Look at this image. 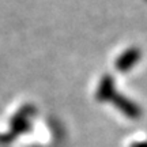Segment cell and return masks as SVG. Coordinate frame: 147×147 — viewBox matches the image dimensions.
Segmentation results:
<instances>
[{"mask_svg":"<svg viewBox=\"0 0 147 147\" xmlns=\"http://www.w3.org/2000/svg\"><path fill=\"white\" fill-rule=\"evenodd\" d=\"M140 51L138 48H129L121 53L115 61V68L120 72H127L135 67V64L140 60Z\"/></svg>","mask_w":147,"mask_h":147,"instance_id":"6da1fadb","label":"cell"},{"mask_svg":"<svg viewBox=\"0 0 147 147\" xmlns=\"http://www.w3.org/2000/svg\"><path fill=\"white\" fill-rule=\"evenodd\" d=\"M110 101H112V104L120 110L123 115H125L127 117H129V119H138V117H140V115H142L140 108H139L135 102H132L131 100L125 98L124 95L115 94Z\"/></svg>","mask_w":147,"mask_h":147,"instance_id":"7a4b0ae2","label":"cell"},{"mask_svg":"<svg viewBox=\"0 0 147 147\" xmlns=\"http://www.w3.org/2000/svg\"><path fill=\"white\" fill-rule=\"evenodd\" d=\"M115 80L112 78V75H104L101 79L100 84H98V90H97V100L101 102L110 101L112 97L115 95Z\"/></svg>","mask_w":147,"mask_h":147,"instance_id":"3957f363","label":"cell"},{"mask_svg":"<svg viewBox=\"0 0 147 147\" xmlns=\"http://www.w3.org/2000/svg\"><path fill=\"white\" fill-rule=\"evenodd\" d=\"M131 147H147V142H136L134 143Z\"/></svg>","mask_w":147,"mask_h":147,"instance_id":"277c9868","label":"cell"}]
</instances>
